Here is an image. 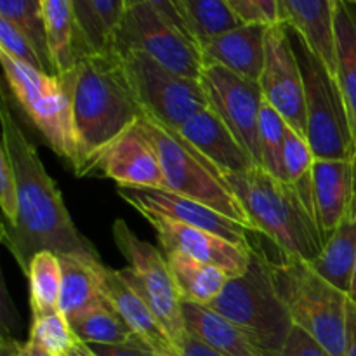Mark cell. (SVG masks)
<instances>
[{
	"mask_svg": "<svg viewBox=\"0 0 356 356\" xmlns=\"http://www.w3.org/2000/svg\"><path fill=\"white\" fill-rule=\"evenodd\" d=\"M0 118L2 146L9 153L17 183V218L13 225L3 222L2 240L23 273L28 275L31 259L42 250L99 259L92 243L73 225L61 191L6 103Z\"/></svg>",
	"mask_w": 356,
	"mask_h": 356,
	"instance_id": "6da1fadb",
	"label": "cell"
},
{
	"mask_svg": "<svg viewBox=\"0 0 356 356\" xmlns=\"http://www.w3.org/2000/svg\"><path fill=\"white\" fill-rule=\"evenodd\" d=\"M72 101L75 172H92L99 153L143 117L115 52L86 54L65 73Z\"/></svg>",
	"mask_w": 356,
	"mask_h": 356,
	"instance_id": "7a4b0ae2",
	"label": "cell"
},
{
	"mask_svg": "<svg viewBox=\"0 0 356 356\" xmlns=\"http://www.w3.org/2000/svg\"><path fill=\"white\" fill-rule=\"evenodd\" d=\"M233 193L245 209L257 233L289 256L315 263L325 249L318 221L294 188L277 179L261 165L243 172L225 174Z\"/></svg>",
	"mask_w": 356,
	"mask_h": 356,
	"instance_id": "3957f363",
	"label": "cell"
},
{
	"mask_svg": "<svg viewBox=\"0 0 356 356\" xmlns=\"http://www.w3.org/2000/svg\"><path fill=\"white\" fill-rule=\"evenodd\" d=\"M278 252L277 259L268 257V263L294 325L315 337L332 356H346L350 296L323 278L313 263Z\"/></svg>",
	"mask_w": 356,
	"mask_h": 356,
	"instance_id": "277c9868",
	"label": "cell"
},
{
	"mask_svg": "<svg viewBox=\"0 0 356 356\" xmlns=\"http://www.w3.org/2000/svg\"><path fill=\"white\" fill-rule=\"evenodd\" d=\"M238 327L263 356H280L294 322L278 296L268 256L252 247L249 270L226 282L221 294L209 305Z\"/></svg>",
	"mask_w": 356,
	"mask_h": 356,
	"instance_id": "5b68a950",
	"label": "cell"
},
{
	"mask_svg": "<svg viewBox=\"0 0 356 356\" xmlns=\"http://www.w3.org/2000/svg\"><path fill=\"white\" fill-rule=\"evenodd\" d=\"M139 124L159 153L165 190L200 202L259 235L225 176L207 159L188 145L176 131L153 120L148 115H143Z\"/></svg>",
	"mask_w": 356,
	"mask_h": 356,
	"instance_id": "8992f818",
	"label": "cell"
},
{
	"mask_svg": "<svg viewBox=\"0 0 356 356\" xmlns=\"http://www.w3.org/2000/svg\"><path fill=\"white\" fill-rule=\"evenodd\" d=\"M3 75L14 97L47 145L61 159L75 165V139L72 125V101L68 80L63 75H49L30 65L0 52Z\"/></svg>",
	"mask_w": 356,
	"mask_h": 356,
	"instance_id": "52a82bcc",
	"label": "cell"
},
{
	"mask_svg": "<svg viewBox=\"0 0 356 356\" xmlns=\"http://www.w3.org/2000/svg\"><path fill=\"white\" fill-rule=\"evenodd\" d=\"M305 82L306 139L316 159L355 160L356 149L337 79L296 35Z\"/></svg>",
	"mask_w": 356,
	"mask_h": 356,
	"instance_id": "ba28073f",
	"label": "cell"
},
{
	"mask_svg": "<svg viewBox=\"0 0 356 356\" xmlns=\"http://www.w3.org/2000/svg\"><path fill=\"white\" fill-rule=\"evenodd\" d=\"M117 56L143 115L179 131L193 115L209 108L200 80L177 75L143 52L129 51Z\"/></svg>",
	"mask_w": 356,
	"mask_h": 356,
	"instance_id": "9c48e42d",
	"label": "cell"
},
{
	"mask_svg": "<svg viewBox=\"0 0 356 356\" xmlns=\"http://www.w3.org/2000/svg\"><path fill=\"white\" fill-rule=\"evenodd\" d=\"M111 235L129 266L120 270L132 289L145 299L163 329L169 332L176 346L186 336L183 318V298L176 287L165 256L152 243L138 238L127 222L117 219L111 226Z\"/></svg>",
	"mask_w": 356,
	"mask_h": 356,
	"instance_id": "30bf717a",
	"label": "cell"
},
{
	"mask_svg": "<svg viewBox=\"0 0 356 356\" xmlns=\"http://www.w3.org/2000/svg\"><path fill=\"white\" fill-rule=\"evenodd\" d=\"M110 51L117 54L143 52L170 72L188 79L200 80L204 70L200 45L188 40L146 2H136L125 9L110 42Z\"/></svg>",
	"mask_w": 356,
	"mask_h": 356,
	"instance_id": "8fae6325",
	"label": "cell"
},
{
	"mask_svg": "<svg viewBox=\"0 0 356 356\" xmlns=\"http://www.w3.org/2000/svg\"><path fill=\"white\" fill-rule=\"evenodd\" d=\"M200 82L209 106L228 125L254 162L261 165L259 113L264 97L259 82L243 79L216 63H204Z\"/></svg>",
	"mask_w": 356,
	"mask_h": 356,
	"instance_id": "7c38bea8",
	"label": "cell"
},
{
	"mask_svg": "<svg viewBox=\"0 0 356 356\" xmlns=\"http://www.w3.org/2000/svg\"><path fill=\"white\" fill-rule=\"evenodd\" d=\"M287 24H270L266 61L259 79L263 97L280 113L285 124L306 138V101L301 65Z\"/></svg>",
	"mask_w": 356,
	"mask_h": 356,
	"instance_id": "4fadbf2b",
	"label": "cell"
},
{
	"mask_svg": "<svg viewBox=\"0 0 356 356\" xmlns=\"http://www.w3.org/2000/svg\"><path fill=\"white\" fill-rule=\"evenodd\" d=\"M118 197L134 207L139 214L162 216L172 221L184 222L195 228L205 229L221 238L229 240L243 249H252L250 235H256L240 222L226 218L221 212L207 207L197 200L177 195L165 188H122L118 186Z\"/></svg>",
	"mask_w": 356,
	"mask_h": 356,
	"instance_id": "5bb4252c",
	"label": "cell"
},
{
	"mask_svg": "<svg viewBox=\"0 0 356 356\" xmlns=\"http://www.w3.org/2000/svg\"><path fill=\"white\" fill-rule=\"evenodd\" d=\"M94 170L122 188H165L159 153L139 120L99 153Z\"/></svg>",
	"mask_w": 356,
	"mask_h": 356,
	"instance_id": "9a60e30c",
	"label": "cell"
},
{
	"mask_svg": "<svg viewBox=\"0 0 356 356\" xmlns=\"http://www.w3.org/2000/svg\"><path fill=\"white\" fill-rule=\"evenodd\" d=\"M141 216L156 232L159 242L162 243L165 252L179 250L195 259L214 264V266L221 268L225 273H228L229 278L242 277L249 270L252 249H243V247L221 238L214 233L179 221H172V219L162 218V216L149 214V212H145Z\"/></svg>",
	"mask_w": 356,
	"mask_h": 356,
	"instance_id": "2e32d148",
	"label": "cell"
},
{
	"mask_svg": "<svg viewBox=\"0 0 356 356\" xmlns=\"http://www.w3.org/2000/svg\"><path fill=\"white\" fill-rule=\"evenodd\" d=\"M101 291L106 301L122 316L129 329L156 356H179L176 343L169 336L145 299L129 285L120 270L99 266Z\"/></svg>",
	"mask_w": 356,
	"mask_h": 356,
	"instance_id": "e0dca14e",
	"label": "cell"
},
{
	"mask_svg": "<svg viewBox=\"0 0 356 356\" xmlns=\"http://www.w3.org/2000/svg\"><path fill=\"white\" fill-rule=\"evenodd\" d=\"M315 212L325 240L356 209L355 160H315L313 169Z\"/></svg>",
	"mask_w": 356,
	"mask_h": 356,
	"instance_id": "ac0fdd59",
	"label": "cell"
},
{
	"mask_svg": "<svg viewBox=\"0 0 356 356\" xmlns=\"http://www.w3.org/2000/svg\"><path fill=\"white\" fill-rule=\"evenodd\" d=\"M176 132L204 159H207L222 176L243 172L257 165L252 156L240 145L238 139L233 136L228 125L211 106L193 115Z\"/></svg>",
	"mask_w": 356,
	"mask_h": 356,
	"instance_id": "d6986e66",
	"label": "cell"
},
{
	"mask_svg": "<svg viewBox=\"0 0 356 356\" xmlns=\"http://www.w3.org/2000/svg\"><path fill=\"white\" fill-rule=\"evenodd\" d=\"M268 23H243L200 45L204 63H216L236 75L259 82L266 61Z\"/></svg>",
	"mask_w": 356,
	"mask_h": 356,
	"instance_id": "ffe728a7",
	"label": "cell"
},
{
	"mask_svg": "<svg viewBox=\"0 0 356 356\" xmlns=\"http://www.w3.org/2000/svg\"><path fill=\"white\" fill-rule=\"evenodd\" d=\"M285 23L337 79L334 6L330 0H280Z\"/></svg>",
	"mask_w": 356,
	"mask_h": 356,
	"instance_id": "44dd1931",
	"label": "cell"
},
{
	"mask_svg": "<svg viewBox=\"0 0 356 356\" xmlns=\"http://www.w3.org/2000/svg\"><path fill=\"white\" fill-rule=\"evenodd\" d=\"M181 309L186 332L222 356H263L238 327L209 306L183 301Z\"/></svg>",
	"mask_w": 356,
	"mask_h": 356,
	"instance_id": "7402d4cb",
	"label": "cell"
},
{
	"mask_svg": "<svg viewBox=\"0 0 356 356\" xmlns=\"http://www.w3.org/2000/svg\"><path fill=\"white\" fill-rule=\"evenodd\" d=\"M49 52L56 75H65L86 56L73 0H42Z\"/></svg>",
	"mask_w": 356,
	"mask_h": 356,
	"instance_id": "603a6c76",
	"label": "cell"
},
{
	"mask_svg": "<svg viewBox=\"0 0 356 356\" xmlns=\"http://www.w3.org/2000/svg\"><path fill=\"white\" fill-rule=\"evenodd\" d=\"M58 256L63 270L59 309L70 322L86 309L104 301L99 278L101 261L79 254H58Z\"/></svg>",
	"mask_w": 356,
	"mask_h": 356,
	"instance_id": "cb8c5ba5",
	"label": "cell"
},
{
	"mask_svg": "<svg viewBox=\"0 0 356 356\" xmlns=\"http://www.w3.org/2000/svg\"><path fill=\"white\" fill-rule=\"evenodd\" d=\"M165 259L183 301L209 306L229 280V275L221 268L195 259L179 250L165 252Z\"/></svg>",
	"mask_w": 356,
	"mask_h": 356,
	"instance_id": "d4e9b609",
	"label": "cell"
},
{
	"mask_svg": "<svg viewBox=\"0 0 356 356\" xmlns=\"http://www.w3.org/2000/svg\"><path fill=\"white\" fill-rule=\"evenodd\" d=\"M337 83L346 108L356 149V14L344 2L334 6Z\"/></svg>",
	"mask_w": 356,
	"mask_h": 356,
	"instance_id": "484cf974",
	"label": "cell"
},
{
	"mask_svg": "<svg viewBox=\"0 0 356 356\" xmlns=\"http://www.w3.org/2000/svg\"><path fill=\"white\" fill-rule=\"evenodd\" d=\"M356 263V209L350 218L329 236L325 249L313 263L320 275L341 289L350 292L351 275Z\"/></svg>",
	"mask_w": 356,
	"mask_h": 356,
	"instance_id": "4316f807",
	"label": "cell"
},
{
	"mask_svg": "<svg viewBox=\"0 0 356 356\" xmlns=\"http://www.w3.org/2000/svg\"><path fill=\"white\" fill-rule=\"evenodd\" d=\"M70 325L79 341L86 344L141 343L122 316L115 312L113 306L106 301V298L70 320Z\"/></svg>",
	"mask_w": 356,
	"mask_h": 356,
	"instance_id": "83f0119b",
	"label": "cell"
},
{
	"mask_svg": "<svg viewBox=\"0 0 356 356\" xmlns=\"http://www.w3.org/2000/svg\"><path fill=\"white\" fill-rule=\"evenodd\" d=\"M284 160L289 184L294 188L302 204L316 218L315 191H313V169H315L316 156L309 146L308 139L302 138L289 125L287 132H285Z\"/></svg>",
	"mask_w": 356,
	"mask_h": 356,
	"instance_id": "f1b7e54d",
	"label": "cell"
},
{
	"mask_svg": "<svg viewBox=\"0 0 356 356\" xmlns=\"http://www.w3.org/2000/svg\"><path fill=\"white\" fill-rule=\"evenodd\" d=\"M26 277L30 282L31 312L59 308L63 270L58 254L51 250H42L35 254Z\"/></svg>",
	"mask_w": 356,
	"mask_h": 356,
	"instance_id": "f546056e",
	"label": "cell"
},
{
	"mask_svg": "<svg viewBox=\"0 0 356 356\" xmlns=\"http://www.w3.org/2000/svg\"><path fill=\"white\" fill-rule=\"evenodd\" d=\"M0 17L10 21L26 35L44 61L47 73L56 75L49 52L42 0H0Z\"/></svg>",
	"mask_w": 356,
	"mask_h": 356,
	"instance_id": "4dcf8cb0",
	"label": "cell"
},
{
	"mask_svg": "<svg viewBox=\"0 0 356 356\" xmlns=\"http://www.w3.org/2000/svg\"><path fill=\"white\" fill-rule=\"evenodd\" d=\"M198 45L243 24L226 0H181Z\"/></svg>",
	"mask_w": 356,
	"mask_h": 356,
	"instance_id": "1f68e13d",
	"label": "cell"
},
{
	"mask_svg": "<svg viewBox=\"0 0 356 356\" xmlns=\"http://www.w3.org/2000/svg\"><path fill=\"white\" fill-rule=\"evenodd\" d=\"M285 132L287 124L280 117L273 106L264 101L259 113V153H261V167L271 174L277 179L287 181L285 172Z\"/></svg>",
	"mask_w": 356,
	"mask_h": 356,
	"instance_id": "d6a6232c",
	"label": "cell"
},
{
	"mask_svg": "<svg viewBox=\"0 0 356 356\" xmlns=\"http://www.w3.org/2000/svg\"><path fill=\"white\" fill-rule=\"evenodd\" d=\"M30 341L37 343L54 356H68L79 337L73 332L68 318L59 308L33 309Z\"/></svg>",
	"mask_w": 356,
	"mask_h": 356,
	"instance_id": "836d02e7",
	"label": "cell"
},
{
	"mask_svg": "<svg viewBox=\"0 0 356 356\" xmlns=\"http://www.w3.org/2000/svg\"><path fill=\"white\" fill-rule=\"evenodd\" d=\"M0 52H6L10 58L47 73L44 61L38 56L35 45L28 40L26 35L19 28L14 26L10 21L2 19V17H0Z\"/></svg>",
	"mask_w": 356,
	"mask_h": 356,
	"instance_id": "e575fe53",
	"label": "cell"
},
{
	"mask_svg": "<svg viewBox=\"0 0 356 356\" xmlns=\"http://www.w3.org/2000/svg\"><path fill=\"white\" fill-rule=\"evenodd\" d=\"M73 7H75L76 23H79L86 54L106 52L108 42L96 9H94V0H73Z\"/></svg>",
	"mask_w": 356,
	"mask_h": 356,
	"instance_id": "d590c367",
	"label": "cell"
},
{
	"mask_svg": "<svg viewBox=\"0 0 356 356\" xmlns=\"http://www.w3.org/2000/svg\"><path fill=\"white\" fill-rule=\"evenodd\" d=\"M0 207L7 225H13L17 218V183L9 153L3 146L0 149Z\"/></svg>",
	"mask_w": 356,
	"mask_h": 356,
	"instance_id": "8d00e7d4",
	"label": "cell"
},
{
	"mask_svg": "<svg viewBox=\"0 0 356 356\" xmlns=\"http://www.w3.org/2000/svg\"><path fill=\"white\" fill-rule=\"evenodd\" d=\"M136 2H146L148 6H152L167 23L172 28H176L181 35L188 38V40L198 44L197 37H195L193 30H191V24L188 21L186 13L183 9V3L181 0H125V6H132Z\"/></svg>",
	"mask_w": 356,
	"mask_h": 356,
	"instance_id": "74e56055",
	"label": "cell"
},
{
	"mask_svg": "<svg viewBox=\"0 0 356 356\" xmlns=\"http://www.w3.org/2000/svg\"><path fill=\"white\" fill-rule=\"evenodd\" d=\"M280 356H332L301 327H292Z\"/></svg>",
	"mask_w": 356,
	"mask_h": 356,
	"instance_id": "f35d334b",
	"label": "cell"
},
{
	"mask_svg": "<svg viewBox=\"0 0 356 356\" xmlns=\"http://www.w3.org/2000/svg\"><path fill=\"white\" fill-rule=\"evenodd\" d=\"M94 9L99 17L101 26H103L104 37L108 42V51H110L111 38H113V33L117 31L125 9H127L125 0H94Z\"/></svg>",
	"mask_w": 356,
	"mask_h": 356,
	"instance_id": "ab89813d",
	"label": "cell"
},
{
	"mask_svg": "<svg viewBox=\"0 0 356 356\" xmlns=\"http://www.w3.org/2000/svg\"><path fill=\"white\" fill-rule=\"evenodd\" d=\"M96 356H156L143 343L87 344Z\"/></svg>",
	"mask_w": 356,
	"mask_h": 356,
	"instance_id": "60d3db41",
	"label": "cell"
},
{
	"mask_svg": "<svg viewBox=\"0 0 356 356\" xmlns=\"http://www.w3.org/2000/svg\"><path fill=\"white\" fill-rule=\"evenodd\" d=\"M226 2L229 3L233 13H235L243 23H266L263 14L259 13V9H257L256 3H254L252 0H226Z\"/></svg>",
	"mask_w": 356,
	"mask_h": 356,
	"instance_id": "b9f144b4",
	"label": "cell"
},
{
	"mask_svg": "<svg viewBox=\"0 0 356 356\" xmlns=\"http://www.w3.org/2000/svg\"><path fill=\"white\" fill-rule=\"evenodd\" d=\"M177 350H179V356H222L221 353L214 351L207 344H204L202 341H198L197 337H193L188 332L179 343Z\"/></svg>",
	"mask_w": 356,
	"mask_h": 356,
	"instance_id": "7bdbcfd3",
	"label": "cell"
},
{
	"mask_svg": "<svg viewBox=\"0 0 356 356\" xmlns=\"http://www.w3.org/2000/svg\"><path fill=\"white\" fill-rule=\"evenodd\" d=\"M268 24H287L280 0H252Z\"/></svg>",
	"mask_w": 356,
	"mask_h": 356,
	"instance_id": "ee69618b",
	"label": "cell"
},
{
	"mask_svg": "<svg viewBox=\"0 0 356 356\" xmlns=\"http://www.w3.org/2000/svg\"><path fill=\"white\" fill-rule=\"evenodd\" d=\"M346 356H356V305L351 301L350 306H348Z\"/></svg>",
	"mask_w": 356,
	"mask_h": 356,
	"instance_id": "f6af8a7d",
	"label": "cell"
},
{
	"mask_svg": "<svg viewBox=\"0 0 356 356\" xmlns=\"http://www.w3.org/2000/svg\"><path fill=\"white\" fill-rule=\"evenodd\" d=\"M21 348L23 344L17 343L14 337H10L9 334H2V341H0V356H21Z\"/></svg>",
	"mask_w": 356,
	"mask_h": 356,
	"instance_id": "bcb514c9",
	"label": "cell"
},
{
	"mask_svg": "<svg viewBox=\"0 0 356 356\" xmlns=\"http://www.w3.org/2000/svg\"><path fill=\"white\" fill-rule=\"evenodd\" d=\"M21 356H54V355L49 353L47 350H44V348L38 346L37 343L28 339L26 343L23 344V348H21Z\"/></svg>",
	"mask_w": 356,
	"mask_h": 356,
	"instance_id": "7dc6e473",
	"label": "cell"
},
{
	"mask_svg": "<svg viewBox=\"0 0 356 356\" xmlns=\"http://www.w3.org/2000/svg\"><path fill=\"white\" fill-rule=\"evenodd\" d=\"M68 356H96L90 351V348L87 346L86 343H82V341H79V343L73 346V350L70 351Z\"/></svg>",
	"mask_w": 356,
	"mask_h": 356,
	"instance_id": "c3c4849f",
	"label": "cell"
},
{
	"mask_svg": "<svg viewBox=\"0 0 356 356\" xmlns=\"http://www.w3.org/2000/svg\"><path fill=\"white\" fill-rule=\"evenodd\" d=\"M348 296H350V301L356 305V263L353 268V275H351V284H350V292H348Z\"/></svg>",
	"mask_w": 356,
	"mask_h": 356,
	"instance_id": "681fc988",
	"label": "cell"
}]
</instances>
